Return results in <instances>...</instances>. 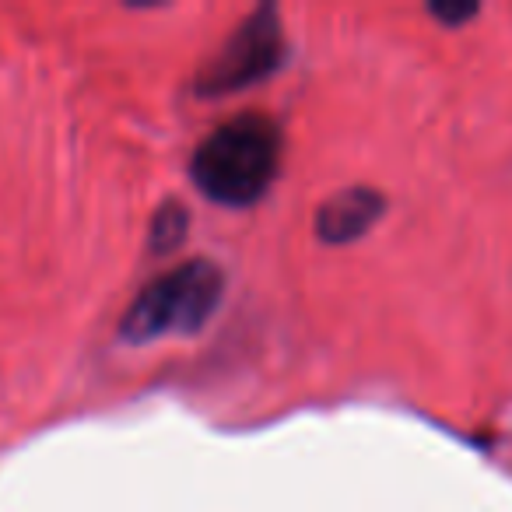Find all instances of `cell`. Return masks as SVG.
Returning a JSON list of instances; mask_svg holds the SVG:
<instances>
[{"instance_id":"cell-1","label":"cell","mask_w":512,"mask_h":512,"mask_svg":"<svg viewBox=\"0 0 512 512\" xmlns=\"http://www.w3.org/2000/svg\"><path fill=\"white\" fill-rule=\"evenodd\" d=\"M281 134L267 116H239L218 127L193 155V183L225 207H249L274 183Z\"/></svg>"},{"instance_id":"cell-2","label":"cell","mask_w":512,"mask_h":512,"mask_svg":"<svg viewBox=\"0 0 512 512\" xmlns=\"http://www.w3.org/2000/svg\"><path fill=\"white\" fill-rule=\"evenodd\" d=\"M221 288H225V278L218 267L207 260H190L144 288L120 327L123 337L155 341L165 334H193L218 309Z\"/></svg>"},{"instance_id":"cell-3","label":"cell","mask_w":512,"mask_h":512,"mask_svg":"<svg viewBox=\"0 0 512 512\" xmlns=\"http://www.w3.org/2000/svg\"><path fill=\"white\" fill-rule=\"evenodd\" d=\"M281 60H285V39H281L278 11L260 8L235 29V36L211 60V67L200 78V92L225 95L246 88L278 71Z\"/></svg>"},{"instance_id":"cell-4","label":"cell","mask_w":512,"mask_h":512,"mask_svg":"<svg viewBox=\"0 0 512 512\" xmlns=\"http://www.w3.org/2000/svg\"><path fill=\"white\" fill-rule=\"evenodd\" d=\"M383 214V197L376 190H344L330 197L316 214V232L327 242H351L369 232Z\"/></svg>"},{"instance_id":"cell-5","label":"cell","mask_w":512,"mask_h":512,"mask_svg":"<svg viewBox=\"0 0 512 512\" xmlns=\"http://www.w3.org/2000/svg\"><path fill=\"white\" fill-rule=\"evenodd\" d=\"M183 235H186V211L176 204L162 207L155 218V246L172 249L176 242H183Z\"/></svg>"},{"instance_id":"cell-6","label":"cell","mask_w":512,"mask_h":512,"mask_svg":"<svg viewBox=\"0 0 512 512\" xmlns=\"http://www.w3.org/2000/svg\"><path fill=\"white\" fill-rule=\"evenodd\" d=\"M428 11H432V15L439 18L442 25L456 29V25L470 22V18L477 15V4H460V0H449V4H446V0H435V4Z\"/></svg>"}]
</instances>
